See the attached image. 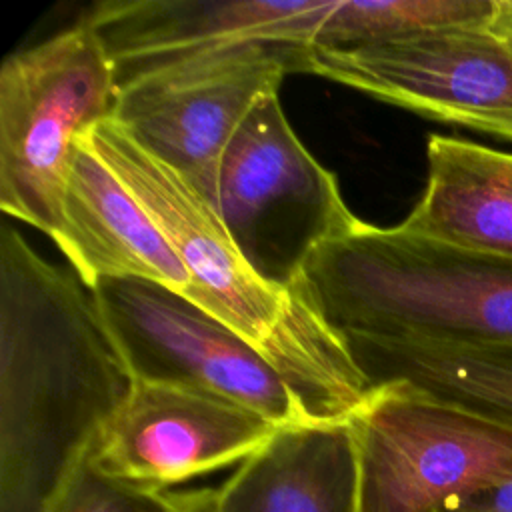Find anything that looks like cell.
I'll return each instance as SVG.
<instances>
[{
  "instance_id": "obj_1",
  "label": "cell",
  "mask_w": 512,
  "mask_h": 512,
  "mask_svg": "<svg viewBox=\"0 0 512 512\" xmlns=\"http://www.w3.org/2000/svg\"><path fill=\"white\" fill-rule=\"evenodd\" d=\"M134 386L94 292L0 226V512H44Z\"/></svg>"
},
{
  "instance_id": "obj_2",
  "label": "cell",
  "mask_w": 512,
  "mask_h": 512,
  "mask_svg": "<svg viewBox=\"0 0 512 512\" xmlns=\"http://www.w3.org/2000/svg\"><path fill=\"white\" fill-rule=\"evenodd\" d=\"M82 140L164 232L192 278L190 302L252 344L290 384L314 422H348L370 394L344 338L312 304L304 282L276 286L244 260L212 204L116 120Z\"/></svg>"
},
{
  "instance_id": "obj_3",
  "label": "cell",
  "mask_w": 512,
  "mask_h": 512,
  "mask_svg": "<svg viewBox=\"0 0 512 512\" xmlns=\"http://www.w3.org/2000/svg\"><path fill=\"white\" fill-rule=\"evenodd\" d=\"M304 288L338 334L512 346V264L360 222L320 246Z\"/></svg>"
},
{
  "instance_id": "obj_4",
  "label": "cell",
  "mask_w": 512,
  "mask_h": 512,
  "mask_svg": "<svg viewBox=\"0 0 512 512\" xmlns=\"http://www.w3.org/2000/svg\"><path fill=\"white\" fill-rule=\"evenodd\" d=\"M118 80L96 32L78 18L8 54L0 68V208L54 238L76 142L114 116Z\"/></svg>"
},
{
  "instance_id": "obj_5",
  "label": "cell",
  "mask_w": 512,
  "mask_h": 512,
  "mask_svg": "<svg viewBox=\"0 0 512 512\" xmlns=\"http://www.w3.org/2000/svg\"><path fill=\"white\" fill-rule=\"evenodd\" d=\"M360 466L358 512H446L512 478V420L394 380L348 420Z\"/></svg>"
},
{
  "instance_id": "obj_6",
  "label": "cell",
  "mask_w": 512,
  "mask_h": 512,
  "mask_svg": "<svg viewBox=\"0 0 512 512\" xmlns=\"http://www.w3.org/2000/svg\"><path fill=\"white\" fill-rule=\"evenodd\" d=\"M214 210L252 270L284 288H298L310 256L362 222L292 130L278 94L252 108L222 154Z\"/></svg>"
},
{
  "instance_id": "obj_7",
  "label": "cell",
  "mask_w": 512,
  "mask_h": 512,
  "mask_svg": "<svg viewBox=\"0 0 512 512\" xmlns=\"http://www.w3.org/2000/svg\"><path fill=\"white\" fill-rule=\"evenodd\" d=\"M304 48L244 42L144 66L118 80L112 120L214 208L232 136L288 72H302Z\"/></svg>"
},
{
  "instance_id": "obj_8",
  "label": "cell",
  "mask_w": 512,
  "mask_h": 512,
  "mask_svg": "<svg viewBox=\"0 0 512 512\" xmlns=\"http://www.w3.org/2000/svg\"><path fill=\"white\" fill-rule=\"evenodd\" d=\"M92 292L134 378L220 396L276 426L318 424L252 344L188 298L140 278Z\"/></svg>"
},
{
  "instance_id": "obj_9",
  "label": "cell",
  "mask_w": 512,
  "mask_h": 512,
  "mask_svg": "<svg viewBox=\"0 0 512 512\" xmlns=\"http://www.w3.org/2000/svg\"><path fill=\"white\" fill-rule=\"evenodd\" d=\"M302 72L426 118L512 140V42L488 28L438 30L356 48L306 46Z\"/></svg>"
},
{
  "instance_id": "obj_10",
  "label": "cell",
  "mask_w": 512,
  "mask_h": 512,
  "mask_svg": "<svg viewBox=\"0 0 512 512\" xmlns=\"http://www.w3.org/2000/svg\"><path fill=\"white\" fill-rule=\"evenodd\" d=\"M282 428L214 394L134 378L84 462L102 478L144 492H168L194 476L244 462Z\"/></svg>"
},
{
  "instance_id": "obj_11",
  "label": "cell",
  "mask_w": 512,
  "mask_h": 512,
  "mask_svg": "<svg viewBox=\"0 0 512 512\" xmlns=\"http://www.w3.org/2000/svg\"><path fill=\"white\" fill-rule=\"evenodd\" d=\"M334 0H104L80 18L96 32L116 80L196 52L270 42L312 46Z\"/></svg>"
},
{
  "instance_id": "obj_12",
  "label": "cell",
  "mask_w": 512,
  "mask_h": 512,
  "mask_svg": "<svg viewBox=\"0 0 512 512\" xmlns=\"http://www.w3.org/2000/svg\"><path fill=\"white\" fill-rule=\"evenodd\" d=\"M52 242L90 288L106 278H140L184 298L192 294V278L164 232L82 138Z\"/></svg>"
},
{
  "instance_id": "obj_13",
  "label": "cell",
  "mask_w": 512,
  "mask_h": 512,
  "mask_svg": "<svg viewBox=\"0 0 512 512\" xmlns=\"http://www.w3.org/2000/svg\"><path fill=\"white\" fill-rule=\"evenodd\" d=\"M216 490L218 512H358L352 426H282Z\"/></svg>"
},
{
  "instance_id": "obj_14",
  "label": "cell",
  "mask_w": 512,
  "mask_h": 512,
  "mask_svg": "<svg viewBox=\"0 0 512 512\" xmlns=\"http://www.w3.org/2000/svg\"><path fill=\"white\" fill-rule=\"evenodd\" d=\"M428 178L404 232L512 264V152L430 134Z\"/></svg>"
},
{
  "instance_id": "obj_15",
  "label": "cell",
  "mask_w": 512,
  "mask_h": 512,
  "mask_svg": "<svg viewBox=\"0 0 512 512\" xmlns=\"http://www.w3.org/2000/svg\"><path fill=\"white\" fill-rule=\"evenodd\" d=\"M370 388L404 380L434 396L512 420V346L462 348L340 334Z\"/></svg>"
},
{
  "instance_id": "obj_16",
  "label": "cell",
  "mask_w": 512,
  "mask_h": 512,
  "mask_svg": "<svg viewBox=\"0 0 512 512\" xmlns=\"http://www.w3.org/2000/svg\"><path fill=\"white\" fill-rule=\"evenodd\" d=\"M494 0H334L312 46L356 48L438 30L488 28Z\"/></svg>"
},
{
  "instance_id": "obj_17",
  "label": "cell",
  "mask_w": 512,
  "mask_h": 512,
  "mask_svg": "<svg viewBox=\"0 0 512 512\" xmlns=\"http://www.w3.org/2000/svg\"><path fill=\"white\" fill-rule=\"evenodd\" d=\"M44 512H176V500L170 490L144 492L110 482L82 460Z\"/></svg>"
},
{
  "instance_id": "obj_18",
  "label": "cell",
  "mask_w": 512,
  "mask_h": 512,
  "mask_svg": "<svg viewBox=\"0 0 512 512\" xmlns=\"http://www.w3.org/2000/svg\"><path fill=\"white\" fill-rule=\"evenodd\" d=\"M446 512H512V478L460 500Z\"/></svg>"
},
{
  "instance_id": "obj_19",
  "label": "cell",
  "mask_w": 512,
  "mask_h": 512,
  "mask_svg": "<svg viewBox=\"0 0 512 512\" xmlns=\"http://www.w3.org/2000/svg\"><path fill=\"white\" fill-rule=\"evenodd\" d=\"M174 500H176V512H218L216 488L174 492Z\"/></svg>"
},
{
  "instance_id": "obj_20",
  "label": "cell",
  "mask_w": 512,
  "mask_h": 512,
  "mask_svg": "<svg viewBox=\"0 0 512 512\" xmlns=\"http://www.w3.org/2000/svg\"><path fill=\"white\" fill-rule=\"evenodd\" d=\"M488 30L498 38L512 42V0H494V12Z\"/></svg>"
}]
</instances>
